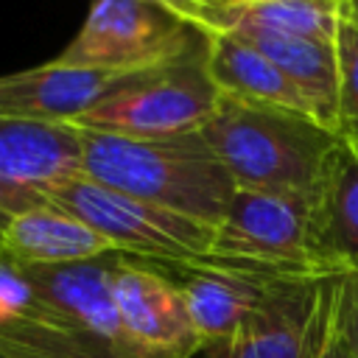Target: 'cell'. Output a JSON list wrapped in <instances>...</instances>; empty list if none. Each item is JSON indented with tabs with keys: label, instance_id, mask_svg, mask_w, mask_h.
I'll list each match as a JSON object with an SVG mask.
<instances>
[{
	"label": "cell",
	"instance_id": "6da1fadb",
	"mask_svg": "<svg viewBox=\"0 0 358 358\" xmlns=\"http://www.w3.org/2000/svg\"><path fill=\"white\" fill-rule=\"evenodd\" d=\"M81 176L165 210L218 224L232 201L235 182L199 131L134 140L81 129Z\"/></svg>",
	"mask_w": 358,
	"mask_h": 358
},
{
	"label": "cell",
	"instance_id": "7a4b0ae2",
	"mask_svg": "<svg viewBox=\"0 0 358 358\" xmlns=\"http://www.w3.org/2000/svg\"><path fill=\"white\" fill-rule=\"evenodd\" d=\"M235 187L310 196L338 134L305 112L221 95L199 129Z\"/></svg>",
	"mask_w": 358,
	"mask_h": 358
},
{
	"label": "cell",
	"instance_id": "3957f363",
	"mask_svg": "<svg viewBox=\"0 0 358 358\" xmlns=\"http://www.w3.org/2000/svg\"><path fill=\"white\" fill-rule=\"evenodd\" d=\"M221 92L207 73V39L196 50L137 73L117 92L84 112L73 126L134 140H162L199 131Z\"/></svg>",
	"mask_w": 358,
	"mask_h": 358
},
{
	"label": "cell",
	"instance_id": "277c9868",
	"mask_svg": "<svg viewBox=\"0 0 358 358\" xmlns=\"http://www.w3.org/2000/svg\"><path fill=\"white\" fill-rule=\"evenodd\" d=\"M268 277H330L313 249L310 196L235 187L210 257Z\"/></svg>",
	"mask_w": 358,
	"mask_h": 358
},
{
	"label": "cell",
	"instance_id": "5b68a950",
	"mask_svg": "<svg viewBox=\"0 0 358 358\" xmlns=\"http://www.w3.org/2000/svg\"><path fill=\"white\" fill-rule=\"evenodd\" d=\"M50 204L81 218L129 257L159 266H193L210 257L213 224L117 193L87 176H76L53 190Z\"/></svg>",
	"mask_w": 358,
	"mask_h": 358
},
{
	"label": "cell",
	"instance_id": "8992f818",
	"mask_svg": "<svg viewBox=\"0 0 358 358\" xmlns=\"http://www.w3.org/2000/svg\"><path fill=\"white\" fill-rule=\"evenodd\" d=\"M204 45V34L157 0H95L73 42L53 59L67 67L140 73Z\"/></svg>",
	"mask_w": 358,
	"mask_h": 358
},
{
	"label": "cell",
	"instance_id": "52a82bcc",
	"mask_svg": "<svg viewBox=\"0 0 358 358\" xmlns=\"http://www.w3.org/2000/svg\"><path fill=\"white\" fill-rule=\"evenodd\" d=\"M81 162L78 126L0 117V235L14 215L48 204L53 190L81 176Z\"/></svg>",
	"mask_w": 358,
	"mask_h": 358
},
{
	"label": "cell",
	"instance_id": "ba28073f",
	"mask_svg": "<svg viewBox=\"0 0 358 358\" xmlns=\"http://www.w3.org/2000/svg\"><path fill=\"white\" fill-rule=\"evenodd\" d=\"M112 299L126 336L145 358H193L201 347L182 288L159 266L120 255L112 271Z\"/></svg>",
	"mask_w": 358,
	"mask_h": 358
},
{
	"label": "cell",
	"instance_id": "9c48e42d",
	"mask_svg": "<svg viewBox=\"0 0 358 358\" xmlns=\"http://www.w3.org/2000/svg\"><path fill=\"white\" fill-rule=\"evenodd\" d=\"M123 252L64 266H20L36 296L106 358H145L126 336L112 299V271Z\"/></svg>",
	"mask_w": 358,
	"mask_h": 358
},
{
	"label": "cell",
	"instance_id": "30bf717a",
	"mask_svg": "<svg viewBox=\"0 0 358 358\" xmlns=\"http://www.w3.org/2000/svg\"><path fill=\"white\" fill-rule=\"evenodd\" d=\"M322 280L277 277L232 338L204 344L193 358H310Z\"/></svg>",
	"mask_w": 358,
	"mask_h": 358
},
{
	"label": "cell",
	"instance_id": "8fae6325",
	"mask_svg": "<svg viewBox=\"0 0 358 358\" xmlns=\"http://www.w3.org/2000/svg\"><path fill=\"white\" fill-rule=\"evenodd\" d=\"M134 76L137 73L67 67L59 62L8 73L0 76V117L76 123L84 112L117 92Z\"/></svg>",
	"mask_w": 358,
	"mask_h": 358
},
{
	"label": "cell",
	"instance_id": "7c38bea8",
	"mask_svg": "<svg viewBox=\"0 0 358 358\" xmlns=\"http://www.w3.org/2000/svg\"><path fill=\"white\" fill-rule=\"evenodd\" d=\"M182 288L193 330L204 344L227 341L260 308L277 277L224 266L215 260L193 266H162Z\"/></svg>",
	"mask_w": 358,
	"mask_h": 358
},
{
	"label": "cell",
	"instance_id": "4fadbf2b",
	"mask_svg": "<svg viewBox=\"0 0 358 358\" xmlns=\"http://www.w3.org/2000/svg\"><path fill=\"white\" fill-rule=\"evenodd\" d=\"M310 232L330 274L358 266V143L338 137L330 151L310 193Z\"/></svg>",
	"mask_w": 358,
	"mask_h": 358
},
{
	"label": "cell",
	"instance_id": "5bb4252c",
	"mask_svg": "<svg viewBox=\"0 0 358 358\" xmlns=\"http://www.w3.org/2000/svg\"><path fill=\"white\" fill-rule=\"evenodd\" d=\"M109 252L117 249L103 235L50 201L14 215L0 235V255L20 266H64Z\"/></svg>",
	"mask_w": 358,
	"mask_h": 358
},
{
	"label": "cell",
	"instance_id": "9a60e30c",
	"mask_svg": "<svg viewBox=\"0 0 358 358\" xmlns=\"http://www.w3.org/2000/svg\"><path fill=\"white\" fill-rule=\"evenodd\" d=\"M229 31L241 34L260 53H266L288 81L302 92L310 106V115L327 126L338 129V67H336V42H316L305 36H291L274 28H263L246 20H238ZM338 134V131H336Z\"/></svg>",
	"mask_w": 358,
	"mask_h": 358
},
{
	"label": "cell",
	"instance_id": "2e32d148",
	"mask_svg": "<svg viewBox=\"0 0 358 358\" xmlns=\"http://www.w3.org/2000/svg\"><path fill=\"white\" fill-rule=\"evenodd\" d=\"M204 39H207V73L221 95L310 115L308 101L288 81V76L241 34L224 31Z\"/></svg>",
	"mask_w": 358,
	"mask_h": 358
},
{
	"label": "cell",
	"instance_id": "e0dca14e",
	"mask_svg": "<svg viewBox=\"0 0 358 358\" xmlns=\"http://www.w3.org/2000/svg\"><path fill=\"white\" fill-rule=\"evenodd\" d=\"M341 8L344 0H255L241 8L238 20L333 45Z\"/></svg>",
	"mask_w": 358,
	"mask_h": 358
},
{
	"label": "cell",
	"instance_id": "ac0fdd59",
	"mask_svg": "<svg viewBox=\"0 0 358 358\" xmlns=\"http://www.w3.org/2000/svg\"><path fill=\"white\" fill-rule=\"evenodd\" d=\"M338 67V137L358 143V25L341 14L336 31Z\"/></svg>",
	"mask_w": 358,
	"mask_h": 358
},
{
	"label": "cell",
	"instance_id": "d6986e66",
	"mask_svg": "<svg viewBox=\"0 0 358 358\" xmlns=\"http://www.w3.org/2000/svg\"><path fill=\"white\" fill-rule=\"evenodd\" d=\"M336 277L330 274L319 285V305H316V322H313V344L310 358H352L341 316H338V296H336Z\"/></svg>",
	"mask_w": 358,
	"mask_h": 358
},
{
	"label": "cell",
	"instance_id": "ffe728a7",
	"mask_svg": "<svg viewBox=\"0 0 358 358\" xmlns=\"http://www.w3.org/2000/svg\"><path fill=\"white\" fill-rule=\"evenodd\" d=\"M157 3H162L182 22H187L204 36L229 31L243 8L241 0H157Z\"/></svg>",
	"mask_w": 358,
	"mask_h": 358
},
{
	"label": "cell",
	"instance_id": "44dd1931",
	"mask_svg": "<svg viewBox=\"0 0 358 358\" xmlns=\"http://www.w3.org/2000/svg\"><path fill=\"white\" fill-rule=\"evenodd\" d=\"M336 296H338V316L352 358H358V266L336 277Z\"/></svg>",
	"mask_w": 358,
	"mask_h": 358
},
{
	"label": "cell",
	"instance_id": "7402d4cb",
	"mask_svg": "<svg viewBox=\"0 0 358 358\" xmlns=\"http://www.w3.org/2000/svg\"><path fill=\"white\" fill-rule=\"evenodd\" d=\"M341 14L358 25V0H344V8H341Z\"/></svg>",
	"mask_w": 358,
	"mask_h": 358
},
{
	"label": "cell",
	"instance_id": "603a6c76",
	"mask_svg": "<svg viewBox=\"0 0 358 358\" xmlns=\"http://www.w3.org/2000/svg\"><path fill=\"white\" fill-rule=\"evenodd\" d=\"M0 358H8V355H6V350H3V347H0Z\"/></svg>",
	"mask_w": 358,
	"mask_h": 358
},
{
	"label": "cell",
	"instance_id": "cb8c5ba5",
	"mask_svg": "<svg viewBox=\"0 0 358 358\" xmlns=\"http://www.w3.org/2000/svg\"><path fill=\"white\" fill-rule=\"evenodd\" d=\"M241 3H243V6H246V3H255V0H241Z\"/></svg>",
	"mask_w": 358,
	"mask_h": 358
}]
</instances>
